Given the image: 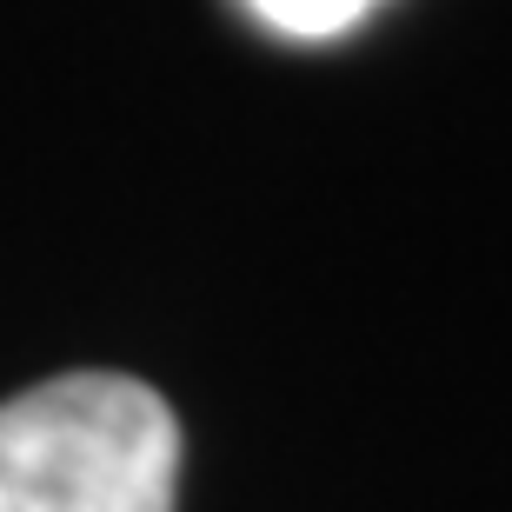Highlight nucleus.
<instances>
[{"instance_id":"1","label":"nucleus","mask_w":512,"mask_h":512,"mask_svg":"<svg viewBox=\"0 0 512 512\" xmlns=\"http://www.w3.org/2000/svg\"><path fill=\"white\" fill-rule=\"evenodd\" d=\"M180 419L147 380L60 373L0 399V512H173Z\"/></svg>"},{"instance_id":"2","label":"nucleus","mask_w":512,"mask_h":512,"mask_svg":"<svg viewBox=\"0 0 512 512\" xmlns=\"http://www.w3.org/2000/svg\"><path fill=\"white\" fill-rule=\"evenodd\" d=\"M247 7L293 40H326V34H346L353 20H366L380 0H247Z\"/></svg>"}]
</instances>
